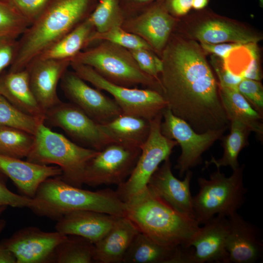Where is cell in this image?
Listing matches in <instances>:
<instances>
[{
    "label": "cell",
    "mask_w": 263,
    "mask_h": 263,
    "mask_svg": "<svg viewBox=\"0 0 263 263\" xmlns=\"http://www.w3.org/2000/svg\"><path fill=\"white\" fill-rule=\"evenodd\" d=\"M5 0L12 4L31 24L42 11L49 0Z\"/></svg>",
    "instance_id": "obj_39"
},
{
    "label": "cell",
    "mask_w": 263,
    "mask_h": 263,
    "mask_svg": "<svg viewBox=\"0 0 263 263\" xmlns=\"http://www.w3.org/2000/svg\"><path fill=\"white\" fill-rule=\"evenodd\" d=\"M35 140L34 135L23 130L0 125V154L21 159L31 152Z\"/></svg>",
    "instance_id": "obj_31"
},
{
    "label": "cell",
    "mask_w": 263,
    "mask_h": 263,
    "mask_svg": "<svg viewBox=\"0 0 263 263\" xmlns=\"http://www.w3.org/2000/svg\"><path fill=\"white\" fill-rule=\"evenodd\" d=\"M7 207L6 206H0V215L5 211Z\"/></svg>",
    "instance_id": "obj_48"
},
{
    "label": "cell",
    "mask_w": 263,
    "mask_h": 263,
    "mask_svg": "<svg viewBox=\"0 0 263 263\" xmlns=\"http://www.w3.org/2000/svg\"><path fill=\"white\" fill-rule=\"evenodd\" d=\"M117 217L92 210H76L57 220L55 228L63 234L80 236L94 244L110 230Z\"/></svg>",
    "instance_id": "obj_20"
},
{
    "label": "cell",
    "mask_w": 263,
    "mask_h": 263,
    "mask_svg": "<svg viewBox=\"0 0 263 263\" xmlns=\"http://www.w3.org/2000/svg\"><path fill=\"white\" fill-rule=\"evenodd\" d=\"M122 11L120 0H102L99 1L88 16L97 32L103 33L115 25H120Z\"/></svg>",
    "instance_id": "obj_33"
},
{
    "label": "cell",
    "mask_w": 263,
    "mask_h": 263,
    "mask_svg": "<svg viewBox=\"0 0 263 263\" xmlns=\"http://www.w3.org/2000/svg\"><path fill=\"white\" fill-rule=\"evenodd\" d=\"M242 45L237 43L212 44L201 42V47L205 51L212 53L223 59L231 50Z\"/></svg>",
    "instance_id": "obj_42"
},
{
    "label": "cell",
    "mask_w": 263,
    "mask_h": 263,
    "mask_svg": "<svg viewBox=\"0 0 263 263\" xmlns=\"http://www.w3.org/2000/svg\"><path fill=\"white\" fill-rule=\"evenodd\" d=\"M140 153L139 148L116 143L109 144L88 162L83 184L93 187L120 185L132 173Z\"/></svg>",
    "instance_id": "obj_11"
},
{
    "label": "cell",
    "mask_w": 263,
    "mask_h": 263,
    "mask_svg": "<svg viewBox=\"0 0 263 263\" xmlns=\"http://www.w3.org/2000/svg\"><path fill=\"white\" fill-rule=\"evenodd\" d=\"M0 170L10 178L23 195L33 198L47 179L61 176L58 166L34 164L0 154Z\"/></svg>",
    "instance_id": "obj_19"
},
{
    "label": "cell",
    "mask_w": 263,
    "mask_h": 263,
    "mask_svg": "<svg viewBox=\"0 0 263 263\" xmlns=\"http://www.w3.org/2000/svg\"><path fill=\"white\" fill-rule=\"evenodd\" d=\"M98 0L99 1H101V0Z\"/></svg>",
    "instance_id": "obj_51"
},
{
    "label": "cell",
    "mask_w": 263,
    "mask_h": 263,
    "mask_svg": "<svg viewBox=\"0 0 263 263\" xmlns=\"http://www.w3.org/2000/svg\"><path fill=\"white\" fill-rule=\"evenodd\" d=\"M244 165L229 177L217 169L208 179L198 178V193L192 197L194 217L200 225L216 215L228 217L244 203L247 190L243 183Z\"/></svg>",
    "instance_id": "obj_6"
},
{
    "label": "cell",
    "mask_w": 263,
    "mask_h": 263,
    "mask_svg": "<svg viewBox=\"0 0 263 263\" xmlns=\"http://www.w3.org/2000/svg\"><path fill=\"white\" fill-rule=\"evenodd\" d=\"M195 37L201 42L220 43L225 42L246 44L256 43L262 38L233 24L214 19L203 23L196 29Z\"/></svg>",
    "instance_id": "obj_27"
},
{
    "label": "cell",
    "mask_w": 263,
    "mask_h": 263,
    "mask_svg": "<svg viewBox=\"0 0 263 263\" xmlns=\"http://www.w3.org/2000/svg\"><path fill=\"white\" fill-rule=\"evenodd\" d=\"M212 65L219 78V86L237 89L238 85L243 78L242 77L234 74L226 68L222 58L220 61L213 57Z\"/></svg>",
    "instance_id": "obj_41"
},
{
    "label": "cell",
    "mask_w": 263,
    "mask_h": 263,
    "mask_svg": "<svg viewBox=\"0 0 263 263\" xmlns=\"http://www.w3.org/2000/svg\"><path fill=\"white\" fill-rule=\"evenodd\" d=\"M237 90L257 112L263 115V88L259 81L243 78Z\"/></svg>",
    "instance_id": "obj_36"
},
{
    "label": "cell",
    "mask_w": 263,
    "mask_h": 263,
    "mask_svg": "<svg viewBox=\"0 0 263 263\" xmlns=\"http://www.w3.org/2000/svg\"><path fill=\"white\" fill-rule=\"evenodd\" d=\"M43 122L22 112L0 94V125L19 129L35 135Z\"/></svg>",
    "instance_id": "obj_32"
},
{
    "label": "cell",
    "mask_w": 263,
    "mask_h": 263,
    "mask_svg": "<svg viewBox=\"0 0 263 263\" xmlns=\"http://www.w3.org/2000/svg\"><path fill=\"white\" fill-rule=\"evenodd\" d=\"M125 203L126 216L141 232L166 246L188 247L200 227L195 219L178 211L148 188Z\"/></svg>",
    "instance_id": "obj_4"
},
{
    "label": "cell",
    "mask_w": 263,
    "mask_h": 263,
    "mask_svg": "<svg viewBox=\"0 0 263 263\" xmlns=\"http://www.w3.org/2000/svg\"><path fill=\"white\" fill-rule=\"evenodd\" d=\"M193 41H178L163 52L160 83L167 107L197 132L227 130L229 121L219 84L202 50Z\"/></svg>",
    "instance_id": "obj_1"
},
{
    "label": "cell",
    "mask_w": 263,
    "mask_h": 263,
    "mask_svg": "<svg viewBox=\"0 0 263 263\" xmlns=\"http://www.w3.org/2000/svg\"><path fill=\"white\" fill-rule=\"evenodd\" d=\"M67 236L32 226L17 230L0 243L13 253L17 263H52L56 246Z\"/></svg>",
    "instance_id": "obj_14"
},
{
    "label": "cell",
    "mask_w": 263,
    "mask_h": 263,
    "mask_svg": "<svg viewBox=\"0 0 263 263\" xmlns=\"http://www.w3.org/2000/svg\"><path fill=\"white\" fill-rule=\"evenodd\" d=\"M93 28V24L87 17L69 33L46 48L34 59L71 60L89 42Z\"/></svg>",
    "instance_id": "obj_28"
},
{
    "label": "cell",
    "mask_w": 263,
    "mask_h": 263,
    "mask_svg": "<svg viewBox=\"0 0 263 263\" xmlns=\"http://www.w3.org/2000/svg\"><path fill=\"white\" fill-rule=\"evenodd\" d=\"M190 255V247L166 246L140 231L128 248L122 263H189Z\"/></svg>",
    "instance_id": "obj_21"
},
{
    "label": "cell",
    "mask_w": 263,
    "mask_h": 263,
    "mask_svg": "<svg viewBox=\"0 0 263 263\" xmlns=\"http://www.w3.org/2000/svg\"><path fill=\"white\" fill-rule=\"evenodd\" d=\"M61 88L66 97L98 124L108 122L122 114L114 99L88 85L74 72L67 71Z\"/></svg>",
    "instance_id": "obj_13"
},
{
    "label": "cell",
    "mask_w": 263,
    "mask_h": 263,
    "mask_svg": "<svg viewBox=\"0 0 263 263\" xmlns=\"http://www.w3.org/2000/svg\"><path fill=\"white\" fill-rule=\"evenodd\" d=\"M134 4L142 5L149 3L152 0H131Z\"/></svg>",
    "instance_id": "obj_46"
},
{
    "label": "cell",
    "mask_w": 263,
    "mask_h": 263,
    "mask_svg": "<svg viewBox=\"0 0 263 263\" xmlns=\"http://www.w3.org/2000/svg\"><path fill=\"white\" fill-rule=\"evenodd\" d=\"M0 263H17L13 253L0 243Z\"/></svg>",
    "instance_id": "obj_44"
},
{
    "label": "cell",
    "mask_w": 263,
    "mask_h": 263,
    "mask_svg": "<svg viewBox=\"0 0 263 263\" xmlns=\"http://www.w3.org/2000/svg\"><path fill=\"white\" fill-rule=\"evenodd\" d=\"M221 101L229 121H239L262 139L263 115L257 112L237 89L219 86Z\"/></svg>",
    "instance_id": "obj_26"
},
{
    "label": "cell",
    "mask_w": 263,
    "mask_h": 263,
    "mask_svg": "<svg viewBox=\"0 0 263 263\" xmlns=\"http://www.w3.org/2000/svg\"><path fill=\"white\" fill-rule=\"evenodd\" d=\"M71 61L91 67L116 84L127 87L141 84L155 88L162 94L160 82L141 70L130 52L110 42L80 52Z\"/></svg>",
    "instance_id": "obj_7"
},
{
    "label": "cell",
    "mask_w": 263,
    "mask_h": 263,
    "mask_svg": "<svg viewBox=\"0 0 263 263\" xmlns=\"http://www.w3.org/2000/svg\"><path fill=\"white\" fill-rule=\"evenodd\" d=\"M192 0H169V6L177 15L187 14L192 7Z\"/></svg>",
    "instance_id": "obj_43"
},
{
    "label": "cell",
    "mask_w": 263,
    "mask_h": 263,
    "mask_svg": "<svg viewBox=\"0 0 263 263\" xmlns=\"http://www.w3.org/2000/svg\"><path fill=\"white\" fill-rule=\"evenodd\" d=\"M209 0H192V7L196 10H200L205 7Z\"/></svg>",
    "instance_id": "obj_45"
},
{
    "label": "cell",
    "mask_w": 263,
    "mask_h": 263,
    "mask_svg": "<svg viewBox=\"0 0 263 263\" xmlns=\"http://www.w3.org/2000/svg\"><path fill=\"white\" fill-rule=\"evenodd\" d=\"M33 147L26 161L41 165L55 164L67 183L81 188L86 167L98 151L72 142L63 135L54 132L44 122L38 126Z\"/></svg>",
    "instance_id": "obj_5"
},
{
    "label": "cell",
    "mask_w": 263,
    "mask_h": 263,
    "mask_svg": "<svg viewBox=\"0 0 263 263\" xmlns=\"http://www.w3.org/2000/svg\"><path fill=\"white\" fill-rule=\"evenodd\" d=\"M94 244L76 235H67L56 247L52 263H91L94 262Z\"/></svg>",
    "instance_id": "obj_30"
},
{
    "label": "cell",
    "mask_w": 263,
    "mask_h": 263,
    "mask_svg": "<svg viewBox=\"0 0 263 263\" xmlns=\"http://www.w3.org/2000/svg\"><path fill=\"white\" fill-rule=\"evenodd\" d=\"M99 127L112 143L140 148L149 136L150 120L122 113Z\"/></svg>",
    "instance_id": "obj_25"
},
{
    "label": "cell",
    "mask_w": 263,
    "mask_h": 263,
    "mask_svg": "<svg viewBox=\"0 0 263 263\" xmlns=\"http://www.w3.org/2000/svg\"><path fill=\"white\" fill-rule=\"evenodd\" d=\"M18 39L0 37V75L10 67L16 55Z\"/></svg>",
    "instance_id": "obj_40"
},
{
    "label": "cell",
    "mask_w": 263,
    "mask_h": 263,
    "mask_svg": "<svg viewBox=\"0 0 263 263\" xmlns=\"http://www.w3.org/2000/svg\"><path fill=\"white\" fill-rule=\"evenodd\" d=\"M162 112L150 120L149 136L141 147L135 166L128 178L118 186L116 192L125 203L145 191L148 184L161 163L169 156L177 142L164 135L161 131Z\"/></svg>",
    "instance_id": "obj_8"
},
{
    "label": "cell",
    "mask_w": 263,
    "mask_h": 263,
    "mask_svg": "<svg viewBox=\"0 0 263 263\" xmlns=\"http://www.w3.org/2000/svg\"><path fill=\"white\" fill-rule=\"evenodd\" d=\"M96 0H49L44 8L18 39L17 51L10 72L25 69L46 48L85 19Z\"/></svg>",
    "instance_id": "obj_2"
},
{
    "label": "cell",
    "mask_w": 263,
    "mask_h": 263,
    "mask_svg": "<svg viewBox=\"0 0 263 263\" xmlns=\"http://www.w3.org/2000/svg\"><path fill=\"white\" fill-rule=\"evenodd\" d=\"M133 21L132 31L158 51L166 44L174 23V19L162 4L149 8Z\"/></svg>",
    "instance_id": "obj_24"
},
{
    "label": "cell",
    "mask_w": 263,
    "mask_h": 263,
    "mask_svg": "<svg viewBox=\"0 0 263 263\" xmlns=\"http://www.w3.org/2000/svg\"><path fill=\"white\" fill-rule=\"evenodd\" d=\"M70 66L81 79L110 94L124 114L151 120L167 107L163 95L156 90L129 88L110 81L88 65L71 61Z\"/></svg>",
    "instance_id": "obj_9"
},
{
    "label": "cell",
    "mask_w": 263,
    "mask_h": 263,
    "mask_svg": "<svg viewBox=\"0 0 263 263\" xmlns=\"http://www.w3.org/2000/svg\"><path fill=\"white\" fill-rule=\"evenodd\" d=\"M229 127V134L223 137L224 152L222 157L216 159L212 156L210 160L205 161L206 167L213 164L217 169L229 166L234 170L240 167L238 156L243 149L248 145V137L251 131L237 120L230 121Z\"/></svg>",
    "instance_id": "obj_29"
},
{
    "label": "cell",
    "mask_w": 263,
    "mask_h": 263,
    "mask_svg": "<svg viewBox=\"0 0 263 263\" xmlns=\"http://www.w3.org/2000/svg\"><path fill=\"white\" fill-rule=\"evenodd\" d=\"M227 217L229 230L226 247L229 263H254L261 260L263 241L259 228L237 212Z\"/></svg>",
    "instance_id": "obj_18"
},
{
    "label": "cell",
    "mask_w": 263,
    "mask_h": 263,
    "mask_svg": "<svg viewBox=\"0 0 263 263\" xmlns=\"http://www.w3.org/2000/svg\"><path fill=\"white\" fill-rule=\"evenodd\" d=\"M70 63L69 59H37L25 68L32 92L45 113L61 101L57 86Z\"/></svg>",
    "instance_id": "obj_16"
},
{
    "label": "cell",
    "mask_w": 263,
    "mask_h": 263,
    "mask_svg": "<svg viewBox=\"0 0 263 263\" xmlns=\"http://www.w3.org/2000/svg\"><path fill=\"white\" fill-rule=\"evenodd\" d=\"M129 52L141 70L160 82L158 74L163 69L162 60L148 50H129Z\"/></svg>",
    "instance_id": "obj_37"
},
{
    "label": "cell",
    "mask_w": 263,
    "mask_h": 263,
    "mask_svg": "<svg viewBox=\"0 0 263 263\" xmlns=\"http://www.w3.org/2000/svg\"><path fill=\"white\" fill-rule=\"evenodd\" d=\"M261 6L263 7V0H259Z\"/></svg>",
    "instance_id": "obj_49"
},
{
    "label": "cell",
    "mask_w": 263,
    "mask_h": 263,
    "mask_svg": "<svg viewBox=\"0 0 263 263\" xmlns=\"http://www.w3.org/2000/svg\"><path fill=\"white\" fill-rule=\"evenodd\" d=\"M139 232L127 217L118 216L110 230L94 244V262L122 263L128 248Z\"/></svg>",
    "instance_id": "obj_22"
},
{
    "label": "cell",
    "mask_w": 263,
    "mask_h": 263,
    "mask_svg": "<svg viewBox=\"0 0 263 263\" xmlns=\"http://www.w3.org/2000/svg\"><path fill=\"white\" fill-rule=\"evenodd\" d=\"M6 222L5 220L2 219H0V233L4 229L6 226Z\"/></svg>",
    "instance_id": "obj_47"
},
{
    "label": "cell",
    "mask_w": 263,
    "mask_h": 263,
    "mask_svg": "<svg viewBox=\"0 0 263 263\" xmlns=\"http://www.w3.org/2000/svg\"><path fill=\"white\" fill-rule=\"evenodd\" d=\"M159 0V1H163V0Z\"/></svg>",
    "instance_id": "obj_50"
},
{
    "label": "cell",
    "mask_w": 263,
    "mask_h": 263,
    "mask_svg": "<svg viewBox=\"0 0 263 263\" xmlns=\"http://www.w3.org/2000/svg\"><path fill=\"white\" fill-rule=\"evenodd\" d=\"M185 174L183 180L175 177L171 170L170 158H168L152 175L147 187L175 209L195 219L190 190L193 173L189 169Z\"/></svg>",
    "instance_id": "obj_17"
},
{
    "label": "cell",
    "mask_w": 263,
    "mask_h": 263,
    "mask_svg": "<svg viewBox=\"0 0 263 263\" xmlns=\"http://www.w3.org/2000/svg\"><path fill=\"white\" fill-rule=\"evenodd\" d=\"M200 226L189 242L191 263H229L226 242L229 230L227 217L216 215Z\"/></svg>",
    "instance_id": "obj_15"
},
{
    "label": "cell",
    "mask_w": 263,
    "mask_h": 263,
    "mask_svg": "<svg viewBox=\"0 0 263 263\" xmlns=\"http://www.w3.org/2000/svg\"><path fill=\"white\" fill-rule=\"evenodd\" d=\"M96 40H106L129 50L143 49L150 50L152 49L142 38L126 32L120 25H114L105 32H93L90 37L89 42Z\"/></svg>",
    "instance_id": "obj_34"
},
{
    "label": "cell",
    "mask_w": 263,
    "mask_h": 263,
    "mask_svg": "<svg viewBox=\"0 0 263 263\" xmlns=\"http://www.w3.org/2000/svg\"><path fill=\"white\" fill-rule=\"evenodd\" d=\"M162 115V133L167 138L176 141L181 149L176 166L181 177L201 163L203 153L221 138L226 131L221 129L197 132L186 121L175 116L167 107L163 110Z\"/></svg>",
    "instance_id": "obj_10"
},
{
    "label": "cell",
    "mask_w": 263,
    "mask_h": 263,
    "mask_svg": "<svg viewBox=\"0 0 263 263\" xmlns=\"http://www.w3.org/2000/svg\"><path fill=\"white\" fill-rule=\"evenodd\" d=\"M8 178L0 170V206L29 208L32 204V198L17 194L9 190L7 186Z\"/></svg>",
    "instance_id": "obj_38"
},
{
    "label": "cell",
    "mask_w": 263,
    "mask_h": 263,
    "mask_svg": "<svg viewBox=\"0 0 263 263\" xmlns=\"http://www.w3.org/2000/svg\"><path fill=\"white\" fill-rule=\"evenodd\" d=\"M126 206L116 191L83 189L67 183L59 176L49 178L40 185L29 208L37 215L57 221L69 212L81 210L126 216Z\"/></svg>",
    "instance_id": "obj_3"
},
{
    "label": "cell",
    "mask_w": 263,
    "mask_h": 263,
    "mask_svg": "<svg viewBox=\"0 0 263 263\" xmlns=\"http://www.w3.org/2000/svg\"><path fill=\"white\" fill-rule=\"evenodd\" d=\"M58 127L83 147L100 151L112 142L97 123L73 103L61 101L45 112L44 123Z\"/></svg>",
    "instance_id": "obj_12"
},
{
    "label": "cell",
    "mask_w": 263,
    "mask_h": 263,
    "mask_svg": "<svg viewBox=\"0 0 263 263\" xmlns=\"http://www.w3.org/2000/svg\"><path fill=\"white\" fill-rule=\"evenodd\" d=\"M30 24L9 2L0 0V37L18 39Z\"/></svg>",
    "instance_id": "obj_35"
},
{
    "label": "cell",
    "mask_w": 263,
    "mask_h": 263,
    "mask_svg": "<svg viewBox=\"0 0 263 263\" xmlns=\"http://www.w3.org/2000/svg\"><path fill=\"white\" fill-rule=\"evenodd\" d=\"M0 94L22 112L44 121L45 113L32 92L26 69L4 71L0 75Z\"/></svg>",
    "instance_id": "obj_23"
}]
</instances>
